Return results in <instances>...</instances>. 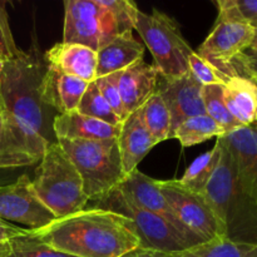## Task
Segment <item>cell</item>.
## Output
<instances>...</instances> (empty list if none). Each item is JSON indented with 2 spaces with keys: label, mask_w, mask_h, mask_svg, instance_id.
Masks as SVG:
<instances>
[{
  "label": "cell",
  "mask_w": 257,
  "mask_h": 257,
  "mask_svg": "<svg viewBox=\"0 0 257 257\" xmlns=\"http://www.w3.org/2000/svg\"><path fill=\"white\" fill-rule=\"evenodd\" d=\"M0 218L27 226L28 230H39L57 220L37 197L27 175L14 183L0 186Z\"/></svg>",
  "instance_id": "obj_11"
},
{
  "label": "cell",
  "mask_w": 257,
  "mask_h": 257,
  "mask_svg": "<svg viewBox=\"0 0 257 257\" xmlns=\"http://www.w3.org/2000/svg\"><path fill=\"white\" fill-rule=\"evenodd\" d=\"M216 4L217 19L242 22L252 27L257 23V0H218Z\"/></svg>",
  "instance_id": "obj_30"
},
{
  "label": "cell",
  "mask_w": 257,
  "mask_h": 257,
  "mask_svg": "<svg viewBox=\"0 0 257 257\" xmlns=\"http://www.w3.org/2000/svg\"><path fill=\"white\" fill-rule=\"evenodd\" d=\"M12 252V243L10 241H2L0 242V257H8Z\"/></svg>",
  "instance_id": "obj_37"
},
{
  "label": "cell",
  "mask_w": 257,
  "mask_h": 257,
  "mask_svg": "<svg viewBox=\"0 0 257 257\" xmlns=\"http://www.w3.org/2000/svg\"><path fill=\"white\" fill-rule=\"evenodd\" d=\"M223 99L228 112L242 127L257 125V95L247 78L228 77L223 84Z\"/></svg>",
  "instance_id": "obj_22"
},
{
  "label": "cell",
  "mask_w": 257,
  "mask_h": 257,
  "mask_svg": "<svg viewBox=\"0 0 257 257\" xmlns=\"http://www.w3.org/2000/svg\"><path fill=\"white\" fill-rule=\"evenodd\" d=\"M202 98L206 114L223 128L225 135L242 127L226 107L225 99H223V84L203 85Z\"/></svg>",
  "instance_id": "obj_27"
},
{
  "label": "cell",
  "mask_w": 257,
  "mask_h": 257,
  "mask_svg": "<svg viewBox=\"0 0 257 257\" xmlns=\"http://www.w3.org/2000/svg\"><path fill=\"white\" fill-rule=\"evenodd\" d=\"M157 185L178 222L186 230L200 237L203 242L217 237H226L220 221L202 193L185 187L178 180H157Z\"/></svg>",
  "instance_id": "obj_9"
},
{
  "label": "cell",
  "mask_w": 257,
  "mask_h": 257,
  "mask_svg": "<svg viewBox=\"0 0 257 257\" xmlns=\"http://www.w3.org/2000/svg\"><path fill=\"white\" fill-rule=\"evenodd\" d=\"M124 257H161L158 252H153V251H147V250H137L135 252L130 253V255Z\"/></svg>",
  "instance_id": "obj_36"
},
{
  "label": "cell",
  "mask_w": 257,
  "mask_h": 257,
  "mask_svg": "<svg viewBox=\"0 0 257 257\" xmlns=\"http://www.w3.org/2000/svg\"><path fill=\"white\" fill-rule=\"evenodd\" d=\"M251 50H257V28H255V38H253V42L251 44V47L248 48Z\"/></svg>",
  "instance_id": "obj_39"
},
{
  "label": "cell",
  "mask_w": 257,
  "mask_h": 257,
  "mask_svg": "<svg viewBox=\"0 0 257 257\" xmlns=\"http://www.w3.org/2000/svg\"><path fill=\"white\" fill-rule=\"evenodd\" d=\"M140 109L143 123L156 145L163 141L172 140V122L170 110L158 90H156L155 94Z\"/></svg>",
  "instance_id": "obj_24"
},
{
  "label": "cell",
  "mask_w": 257,
  "mask_h": 257,
  "mask_svg": "<svg viewBox=\"0 0 257 257\" xmlns=\"http://www.w3.org/2000/svg\"><path fill=\"white\" fill-rule=\"evenodd\" d=\"M117 37L112 15L97 0H65L63 43L98 52Z\"/></svg>",
  "instance_id": "obj_8"
},
{
  "label": "cell",
  "mask_w": 257,
  "mask_h": 257,
  "mask_svg": "<svg viewBox=\"0 0 257 257\" xmlns=\"http://www.w3.org/2000/svg\"><path fill=\"white\" fill-rule=\"evenodd\" d=\"M12 252L8 257H77L55 250L38 238L29 236L10 241Z\"/></svg>",
  "instance_id": "obj_31"
},
{
  "label": "cell",
  "mask_w": 257,
  "mask_h": 257,
  "mask_svg": "<svg viewBox=\"0 0 257 257\" xmlns=\"http://www.w3.org/2000/svg\"><path fill=\"white\" fill-rule=\"evenodd\" d=\"M90 208L112 211L131 221L141 242V248L158 253H176L196 243L168 221L131 202L117 187L100 197L89 200Z\"/></svg>",
  "instance_id": "obj_6"
},
{
  "label": "cell",
  "mask_w": 257,
  "mask_h": 257,
  "mask_svg": "<svg viewBox=\"0 0 257 257\" xmlns=\"http://www.w3.org/2000/svg\"><path fill=\"white\" fill-rule=\"evenodd\" d=\"M221 138L235 161L241 187L257 205V125L240 127Z\"/></svg>",
  "instance_id": "obj_15"
},
{
  "label": "cell",
  "mask_w": 257,
  "mask_h": 257,
  "mask_svg": "<svg viewBox=\"0 0 257 257\" xmlns=\"http://www.w3.org/2000/svg\"><path fill=\"white\" fill-rule=\"evenodd\" d=\"M32 187L40 202L57 218L84 210L89 201L79 172L58 142L45 151Z\"/></svg>",
  "instance_id": "obj_4"
},
{
  "label": "cell",
  "mask_w": 257,
  "mask_h": 257,
  "mask_svg": "<svg viewBox=\"0 0 257 257\" xmlns=\"http://www.w3.org/2000/svg\"><path fill=\"white\" fill-rule=\"evenodd\" d=\"M88 84L80 78L65 74L47 64L42 83V99L58 114L73 112L77 110Z\"/></svg>",
  "instance_id": "obj_17"
},
{
  "label": "cell",
  "mask_w": 257,
  "mask_h": 257,
  "mask_svg": "<svg viewBox=\"0 0 257 257\" xmlns=\"http://www.w3.org/2000/svg\"><path fill=\"white\" fill-rule=\"evenodd\" d=\"M135 30L153 55V65L163 79H176L188 73V57L195 50L186 42L175 19L156 9L152 14L138 10Z\"/></svg>",
  "instance_id": "obj_7"
},
{
  "label": "cell",
  "mask_w": 257,
  "mask_h": 257,
  "mask_svg": "<svg viewBox=\"0 0 257 257\" xmlns=\"http://www.w3.org/2000/svg\"><path fill=\"white\" fill-rule=\"evenodd\" d=\"M117 188L131 202H133L136 206L143 208V210L150 211V212L163 217L171 225L175 226L177 230H180L183 235L192 240L196 245H200L203 242L200 237L191 233L178 222L172 208L170 207L167 200H166L165 195L158 187L157 180L148 177L147 175L138 171L137 168L132 173L125 176L124 180L119 183Z\"/></svg>",
  "instance_id": "obj_13"
},
{
  "label": "cell",
  "mask_w": 257,
  "mask_h": 257,
  "mask_svg": "<svg viewBox=\"0 0 257 257\" xmlns=\"http://www.w3.org/2000/svg\"><path fill=\"white\" fill-rule=\"evenodd\" d=\"M253 28H257V23H256V24H255V25H253Z\"/></svg>",
  "instance_id": "obj_41"
},
{
  "label": "cell",
  "mask_w": 257,
  "mask_h": 257,
  "mask_svg": "<svg viewBox=\"0 0 257 257\" xmlns=\"http://www.w3.org/2000/svg\"><path fill=\"white\" fill-rule=\"evenodd\" d=\"M30 236L77 257H124L142 250L128 218L98 208L57 218L45 227L30 230Z\"/></svg>",
  "instance_id": "obj_1"
},
{
  "label": "cell",
  "mask_w": 257,
  "mask_h": 257,
  "mask_svg": "<svg viewBox=\"0 0 257 257\" xmlns=\"http://www.w3.org/2000/svg\"><path fill=\"white\" fill-rule=\"evenodd\" d=\"M236 75H241V77L247 78V79L250 80L251 83H252L253 87H255L256 95H257V74H253V73H251V72H246V70H242V72H238Z\"/></svg>",
  "instance_id": "obj_38"
},
{
  "label": "cell",
  "mask_w": 257,
  "mask_h": 257,
  "mask_svg": "<svg viewBox=\"0 0 257 257\" xmlns=\"http://www.w3.org/2000/svg\"><path fill=\"white\" fill-rule=\"evenodd\" d=\"M5 5H7L5 2H0V63L2 64L14 59L20 53L10 29L9 15Z\"/></svg>",
  "instance_id": "obj_34"
},
{
  "label": "cell",
  "mask_w": 257,
  "mask_h": 257,
  "mask_svg": "<svg viewBox=\"0 0 257 257\" xmlns=\"http://www.w3.org/2000/svg\"><path fill=\"white\" fill-rule=\"evenodd\" d=\"M220 157L221 141L217 138L215 147L196 158L191 163L190 167L185 171V173L178 180V182L185 186V187L195 191V192L202 193L210 178L212 177L218 162H220Z\"/></svg>",
  "instance_id": "obj_25"
},
{
  "label": "cell",
  "mask_w": 257,
  "mask_h": 257,
  "mask_svg": "<svg viewBox=\"0 0 257 257\" xmlns=\"http://www.w3.org/2000/svg\"><path fill=\"white\" fill-rule=\"evenodd\" d=\"M47 70L44 54L33 45L20 50L14 59L2 64V109L29 124L48 145L57 143L53 123L58 113L42 99V83Z\"/></svg>",
  "instance_id": "obj_2"
},
{
  "label": "cell",
  "mask_w": 257,
  "mask_h": 257,
  "mask_svg": "<svg viewBox=\"0 0 257 257\" xmlns=\"http://www.w3.org/2000/svg\"><path fill=\"white\" fill-rule=\"evenodd\" d=\"M120 160L124 175L137 170L138 165L156 146L152 136L146 128L141 115V109L131 113L120 124L117 137Z\"/></svg>",
  "instance_id": "obj_18"
},
{
  "label": "cell",
  "mask_w": 257,
  "mask_h": 257,
  "mask_svg": "<svg viewBox=\"0 0 257 257\" xmlns=\"http://www.w3.org/2000/svg\"><path fill=\"white\" fill-rule=\"evenodd\" d=\"M100 7L105 8L114 20L118 37L132 34L136 27L138 8L131 0H97Z\"/></svg>",
  "instance_id": "obj_29"
},
{
  "label": "cell",
  "mask_w": 257,
  "mask_h": 257,
  "mask_svg": "<svg viewBox=\"0 0 257 257\" xmlns=\"http://www.w3.org/2000/svg\"><path fill=\"white\" fill-rule=\"evenodd\" d=\"M221 141V157L212 177L203 190L225 236L238 242L257 243V205L241 187L235 161Z\"/></svg>",
  "instance_id": "obj_3"
},
{
  "label": "cell",
  "mask_w": 257,
  "mask_h": 257,
  "mask_svg": "<svg viewBox=\"0 0 257 257\" xmlns=\"http://www.w3.org/2000/svg\"><path fill=\"white\" fill-rule=\"evenodd\" d=\"M44 59L60 72L87 83L94 82L97 78V52L84 45L58 43L44 53Z\"/></svg>",
  "instance_id": "obj_19"
},
{
  "label": "cell",
  "mask_w": 257,
  "mask_h": 257,
  "mask_svg": "<svg viewBox=\"0 0 257 257\" xmlns=\"http://www.w3.org/2000/svg\"><path fill=\"white\" fill-rule=\"evenodd\" d=\"M188 70L201 85L225 84L228 78L208 60L200 57L196 52H193L188 57Z\"/></svg>",
  "instance_id": "obj_32"
},
{
  "label": "cell",
  "mask_w": 257,
  "mask_h": 257,
  "mask_svg": "<svg viewBox=\"0 0 257 257\" xmlns=\"http://www.w3.org/2000/svg\"><path fill=\"white\" fill-rule=\"evenodd\" d=\"M160 73L153 64L143 59L120 72L118 89L122 98L123 108L127 115L140 109L158 88Z\"/></svg>",
  "instance_id": "obj_16"
},
{
  "label": "cell",
  "mask_w": 257,
  "mask_h": 257,
  "mask_svg": "<svg viewBox=\"0 0 257 257\" xmlns=\"http://www.w3.org/2000/svg\"><path fill=\"white\" fill-rule=\"evenodd\" d=\"M77 110L80 114L95 118V119H99L102 122L108 123V124L114 125V127H120V124H122V120L113 112V109L108 104L107 100L103 98L102 93L99 92L94 82L88 84V88L83 94Z\"/></svg>",
  "instance_id": "obj_28"
},
{
  "label": "cell",
  "mask_w": 257,
  "mask_h": 257,
  "mask_svg": "<svg viewBox=\"0 0 257 257\" xmlns=\"http://www.w3.org/2000/svg\"><path fill=\"white\" fill-rule=\"evenodd\" d=\"M202 88L203 85H201L195 79L190 70L180 78L165 80L161 85L158 83V93L162 95L170 110L171 122H172V138L175 131L181 123L188 118L206 114Z\"/></svg>",
  "instance_id": "obj_14"
},
{
  "label": "cell",
  "mask_w": 257,
  "mask_h": 257,
  "mask_svg": "<svg viewBox=\"0 0 257 257\" xmlns=\"http://www.w3.org/2000/svg\"><path fill=\"white\" fill-rule=\"evenodd\" d=\"M161 257H257V243L238 242L217 237L176 253H160Z\"/></svg>",
  "instance_id": "obj_23"
},
{
  "label": "cell",
  "mask_w": 257,
  "mask_h": 257,
  "mask_svg": "<svg viewBox=\"0 0 257 257\" xmlns=\"http://www.w3.org/2000/svg\"><path fill=\"white\" fill-rule=\"evenodd\" d=\"M120 72L113 73V74L104 75V77L97 78L94 80V83L97 84L98 89L102 93L103 98L107 100L108 104L110 105V108L113 109V112L119 117V119L123 120L128 117L127 113L124 112V108H123L122 98H120L119 89H118V79H119Z\"/></svg>",
  "instance_id": "obj_33"
},
{
  "label": "cell",
  "mask_w": 257,
  "mask_h": 257,
  "mask_svg": "<svg viewBox=\"0 0 257 257\" xmlns=\"http://www.w3.org/2000/svg\"><path fill=\"white\" fill-rule=\"evenodd\" d=\"M49 146L29 124L0 110V170L35 165Z\"/></svg>",
  "instance_id": "obj_10"
},
{
  "label": "cell",
  "mask_w": 257,
  "mask_h": 257,
  "mask_svg": "<svg viewBox=\"0 0 257 257\" xmlns=\"http://www.w3.org/2000/svg\"><path fill=\"white\" fill-rule=\"evenodd\" d=\"M222 136H225L223 128L207 114H202L188 118L181 123L175 131L173 138L180 141L182 147H192L206 142L212 137L220 138Z\"/></svg>",
  "instance_id": "obj_26"
},
{
  "label": "cell",
  "mask_w": 257,
  "mask_h": 257,
  "mask_svg": "<svg viewBox=\"0 0 257 257\" xmlns=\"http://www.w3.org/2000/svg\"><path fill=\"white\" fill-rule=\"evenodd\" d=\"M30 230L23 227H18L14 223L7 222L0 218V242L2 241H12L15 238L29 236Z\"/></svg>",
  "instance_id": "obj_35"
},
{
  "label": "cell",
  "mask_w": 257,
  "mask_h": 257,
  "mask_svg": "<svg viewBox=\"0 0 257 257\" xmlns=\"http://www.w3.org/2000/svg\"><path fill=\"white\" fill-rule=\"evenodd\" d=\"M145 45L133 34L114 38L97 52V78L122 72L138 60L143 59ZM95 78V79H97Z\"/></svg>",
  "instance_id": "obj_21"
},
{
  "label": "cell",
  "mask_w": 257,
  "mask_h": 257,
  "mask_svg": "<svg viewBox=\"0 0 257 257\" xmlns=\"http://www.w3.org/2000/svg\"><path fill=\"white\" fill-rule=\"evenodd\" d=\"M255 28L242 22L217 19L211 34L200 45L197 53L225 75L230 63L251 47Z\"/></svg>",
  "instance_id": "obj_12"
},
{
  "label": "cell",
  "mask_w": 257,
  "mask_h": 257,
  "mask_svg": "<svg viewBox=\"0 0 257 257\" xmlns=\"http://www.w3.org/2000/svg\"><path fill=\"white\" fill-rule=\"evenodd\" d=\"M120 127H114L95 118L80 114L78 110L58 114L53 123L58 140L110 141L117 140Z\"/></svg>",
  "instance_id": "obj_20"
},
{
  "label": "cell",
  "mask_w": 257,
  "mask_h": 257,
  "mask_svg": "<svg viewBox=\"0 0 257 257\" xmlns=\"http://www.w3.org/2000/svg\"><path fill=\"white\" fill-rule=\"evenodd\" d=\"M57 142L79 172L88 200L110 192L124 180L117 140H58Z\"/></svg>",
  "instance_id": "obj_5"
},
{
  "label": "cell",
  "mask_w": 257,
  "mask_h": 257,
  "mask_svg": "<svg viewBox=\"0 0 257 257\" xmlns=\"http://www.w3.org/2000/svg\"><path fill=\"white\" fill-rule=\"evenodd\" d=\"M0 77H2V63H0ZM0 109H2V97H0Z\"/></svg>",
  "instance_id": "obj_40"
}]
</instances>
